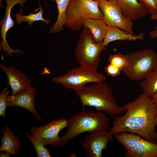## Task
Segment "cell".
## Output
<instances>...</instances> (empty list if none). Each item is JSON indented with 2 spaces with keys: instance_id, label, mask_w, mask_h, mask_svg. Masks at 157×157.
<instances>
[{
  "instance_id": "5bb4252c",
  "label": "cell",
  "mask_w": 157,
  "mask_h": 157,
  "mask_svg": "<svg viewBox=\"0 0 157 157\" xmlns=\"http://www.w3.org/2000/svg\"><path fill=\"white\" fill-rule=\"evenodd\" d=\"M0 68L7 76V83L11 89V95H15L31 86V80L19 69L11 66L7 67L2 64H0Z\"/></svg>"
},
{
  "instance_id": "30bf717a",
  "label": "cell",
  "mask_w": 157,
  "mask_h": 157,
  "mask_svg": "<svg viewBox=\"0 0 157 157\" xmlns=\"http://www.w3.org/2000/svg\"><path fill=\"white\" fill-rule=\"evenodd\" d=\"M68 119L64 118L56 119L45 125L31 128V136L44 145L50 144L53 147L59 146L58 133L67 127Z\"/></svg>"
},
{
  "instance_id": "9c48e42d",
  "label": "cell",
  "mask_w": 157,
  "mask_h": 157,
  "mask_svg": "<svg viewBox=\"0 0 157 157\" xmlns=\"http://www.w3.org/2000/svg\"><path fill=\"white\" fill-rule=\"evenodd\" d=\"M99 6L103 15V20L109 26H115L133 33V23L123 14L115 0H103L99 2Z\"/></svg>"
},
{
  "instance_id": "f1b7e54d",
  "label": "cell",
  "mask_w": 157,
  "mask_h": 157,
  "mask_svg": "<svg viewBox=\"0 0 157 157\" xmlns=\"http://www.w3.org/2000/svg\"><path fill=\"white\" fill-rule=\"evenodd\" d=\"M10 155L8 153L6 152V153H1L0 154V156L1 157H10Z\"/></svg>"
},
{
  "instance_id": "9a60e30c",
  "label": "cell",
  "mask_w": 157,
  "mask_h": 157,
  "mask_svg": "<svg viewBox=\"0 0 157 157\" xmlns=\"http://www.w3.org/2000/svg\"><path fill=\"white\" fill-rule=\"evenodd\" d=\"M121 8L124 15L132 22L139 20L147 13L138 0H115Z\"/></svg>"
},
{
  "instance_id": "836d02e7",
  "label": "cell",
  "mask_w": 157,
  "mask_h": 157,
  "mask_svg": "<svg viewBox=\"0 0 157 157\" xmlns=\"http://www.w3.org/2000/svg\"><path fill=\"white\" fill-rule=\"evenodd\" d=\"M156 117L157 118V110L156 112Z\"/></svg>"
},
{
  "instance_id": "5b68a950",
  "label": "cell",
  "mask_w": 157,
  "mask_h": 157,
  "mask_svg": "<svg viewBox=\"0 0 157 157\" xmlns=\"http://www.w3.org/2000/svg\"><path fill=\"white\" fill-rule=\"evenodd\" d=\"M98 3L92 0H71L66 10L65 26L70 30L77 31L83 28L86 19H103L104 15Z\"/></svg>"
},
{
  "instance_id": "4316f807",
  "label": "cell",
  "mask_w": 157,
  "mask_h": 157,
  "mask_svg": "<svg viewBox=\"0 0 157 157\" xmlns=\"http://www.w3.org/2000/svg\"><path fill=\"white\" fill-rule=\"evenodd\" d=\"M149 35L150 37L152 38H157V26L155 27L154 30H151L150 31Z\"/></svg>"
},
{
  "instance_id": "277c9868",
  "label": "cell",
  "mask_w": 157,
  "mask_h": 157,
  "mask_svg": "<svg viewBox=\"0 0 157 157\" xmlns=\"http://www.w3.org/2000/svg\"><path fill=\"white\" fill-rule=\"evenodd\" d=\"M105 47L103 42H96L89 30L83 26L74 50L76 60L80 66L97 71Z\"/></svg>"
},
{
  "instance_id": "6da1fadb",
  "label": "cell",
  "mask_w": 157,
  "mask_h": 157,
  "mask_svg": "<svg viewBox=\"0 0 157 157\" xmlns=\"http://www.w3.org/2000/svg\"><path fill=\"white\" fill-rule=\"evenodd\" d=\"M123 106L125 113L121 116H115L109 131L114 135L123 132L134 133L157 144L155 122L157 106L149 96L142 92L134 100Z\"/></svg>"
},
{
  "instance_id": "e575fe53",
  "label": "cell",
  "mask_w": 157,
  "mask_h": 157,
  "mask_svg": "<svg viewBox=\"0 0 157 157\" xmlns=\"http://www.w3.org/2000/svg\"><path fill=\"white\" fill-rule=\"evenodd\" d=\"M155 0L156 3V5L157 6V0Z\"/></svg>"
},
{
  "instance_id": "484cf974",
  "label": "cell",
  "mask_w": 157,
  "mask_h": 157,
  "mask_svg": "<svg viewBox=\"0 0 157 157\" xmlns=\"http://www.w3.org/2000/svg\"><path fill=\"white\" fill-rule=\"evenodd\" d=\"M105 71L108 75L112 77L119 75L122 71L119 68L110 63L106 67Z\"/></svg>"
},
{
  "instance_id": "d6986e66",
  "label": "cell",
  "mask_w": 157,
  "mask_h": 157,
  "mask_svg": "<svg viewBox=\"0 0 157 157\" xmlns=\"http://www.w3.org/2000/svg\"><path fill=\"white\" fill-rule=\"evenodd\" d=\"M55 1L57 4L58 15L56 22L51 27L50 32L51 33H58L63 29V26L66 21V11L71 0H50Z\"/></svg>"
},
{
  "instance_id": "ba28073f",
  "label": "cell",
  "mask_w": 157,
  "mask_h": 157,
  "mask_svg": "<svg viewBox=\"0 0 157 157\" xmlns=\"http://www.w3.org/2000/svg\"><path fill=\"white\" fill-rule=\"evenodd\" d=\"M126 150L127 157H157V144L143 139L136 134L123 132L115 135Z\"/></svg>"
},
{
  "instance_id": "4fadbf2b",
  "label": "cell",
  "mask_w": 157,
  "mask_h": 157,
  "mask_svg": "<svg viewBox=\"0 0 157 157\" xmlns=\"http://www.w3.org/2000/svg\"><path fill=\"white\" fill-rule=\"evenodd\" d=\"M37 94L36 88L31 86L15 95L8 96V106L22 108L33 114L37 120H41L35 106V98Z\"/></svg>"
},
{
  "instance_id": "8fae6325",
  "label": "cell",
  "mask_w": 157,
  "mask_h": 157,
  "mask_svg": "<svg viewBox=\"0 0 157 157\" xmlns=\"http://www.w3.org/2000/svg\"><path fill=\"white\" fill-rule=\"evenodd\" d=\"M114 135L109 131L90 133L85 136L81 143L88 157H101L102 151L111 142Z\"/></svg>"
},
{
  "instance_id": "1f68e13d",
  "label": "cell",
  "mask_w": 157,
  "mask_h": 157,
  "mask_svg": "<svg viewBox=\"0 0 157 157\" xmlns=\"http://www.w3.org/2000/svg\"><path fill=\"white\" fill-rule=\"evenodd\" d=\"M2 0H0V7H2V5L1 4Z\"/></svg>"
},
{
  "instance_id": "8992f818",
  "label": "cell",
  "mask_w": 157,
  "mask_h": 157,
  "mask_svg": "<svg viewBox=\"0 0 157 157\" xmlns=\"http://www.w3.org/2000/svg\"><path fill=\"white\" fill-rule=\"evenodd\" d=\"M128 65L122 71L130 80L141 81L157 67V53L147 49L126 54Z\"/></svg>"
},
{
  "instance_id": "603a6c76",
  "label": "cell",
  "mask_w": 157,
  "mask_h": 157,
  "mask_svg": "<svg viewBox=\"0 0 157 157\" xmlns=\"http://www.w3.org/2000/svg\"><path fill=\"white\" fill-rule=\"evenodd\" d=\"M108 61L110 63L119 68L122 71L126 68L128 65V59L126 55L120 53H116L110 56Z\"/></svg>"
},
{
  "instance_id": "7c38bea8",
  "label": "cell",
  "mask_w": 157,
  "mask_h": 157,
  "mask_svg": "<svg viewBox=\"0 0 157 157\" xmlns=\"http://www.w3.org/2000/svg\"><path fill=\"white\" fill-rule=\"evenodd\" d=\"M6 6L5 7V13L4 17L0 21L1 36L2 41L0 43V50L3 49V51H6L7 55L12 56L15 53H23L20 51L12 49L8 45L6 39L7 32L14 25V23L11 16V10L16 4L20 3L21 5L20 13H22L23 5L28 0H5Z\"/></svg>"
},
{
  "instance_id": "4dcf8cb0",
  "label": "cell",
  "mask_w": 157,
  "mask_h": 157,
  "mask_svg": "<svg viewBox=\"0 0 157 157\" xmlns=\"http://www.w3.org/2000/svg\"><path fill=\"white\" fill-rule=\"evenodd\" d=\"M155 122L156 125L157 126V118L156 117H155Z\"/></svg>"
},
{
  "instance_id": "d6a6232c",
  "label": "cell",
  "mask_w": 157,
  "mask_h": 157,
  "mask_svg": "<svg viewBox=\"0 0 157 157\" xmlns=\"http://www.w3.org/2000/svg\"><path fill=\"white\" fill-rule=\"evenodd\" d=\"M93 0V1H98V2H100V1H101L103 0Z\"/></svg>"
},
{
  "instance_id": "ffe728a7",
  "label": "cell",
  "mask_w": 157,
  "mask_h": 157,
  "mask_svg": "<svg viewBox=\"0 0 157 157\" xmlns=\"http://www.w3.org/2000/svg\"><path fill=\"white\" fill-rule=\"evenodd\" d=\"M140 86L143 92L149 96L157 91V67L140 81Z\"/></svg>"
},
{
  "instance_id": "83f0119b",
  "label": "cell",
  "mask_w": 157,
  "mask_h": 157,
  "mask_svg": "<svg viewBox=\"0 0 157 157\" xmlns=\"http://www.w3.org/2000/svg\"><path fill=\"white\" fill-rule=\"evenodd\" d=\"M149 97L153 102L157 106V91Z\"/></svg>"
},
{
  "instance_id": "52a82bcc",
  "label": "cell",
  "mask_w": 157,
  "mask_h": 157,
  "mask_svg": "<svg viewBox=\"0 0 157 157\" xmlns=\"http://www.w3.org/2000/svg\"><path fill=\"white\" fill-rule=\"evenodd\" d=\"M106 79L103 73L80 66L68 70L59 76L52 78V81L64 87L76 91L89 82L95 83L104 81Z\"/></svg>"
},
{
  "instance_id": "e0dca14e",
  "label": "cell",
  "mask_w": 157,
  "mask_h": 157,
  "mask_svg": "<svg viewBox=\"0 0 157 157\" xmlns=\"http://www.w3.org/2000/svg\"><path fill=\"white\" fill-rule=\"evenodd\" d=\"M144 34L141 33L135 35L115 26H109L103 43L106 47L110 42L116 40L135 41L144 39Z\"/></svg>"
},
{
  "instance_id": "ac0fdd59",
  "label": "cell",
  "mask_w": 157,
  "mask_h": 157,
  "mask_svg": "<svg viewBox=\"0 0 157 157\" xmlns=\"http://www.w3.org/2000/svg\"><path fill=\"white\" fill-rule=\"evenodd\" d=\"M83 26L90 31L93 39L97 42H103L109 27L102 19L88 18L84 20Z\"/></svg>"
},
{
  "instance_id": "7a4b0ae2",
  "label": "cell",
  "mask_w": 157,
  "mask_h": 157,
  "mask_svg": "<svg viewBox=\"0 0 157 157\" xmlns=\"http://www.w3.org/2000/svg\"><path fill=\"white\" fill-rule=\"evenodd\" d=\"M83 108L85 106L95 108L110 115H119L125 112L123 106L117 103L112 88L104 81L84 86L76 91Z\"/></svg>"
},
{
  "instance_id": "d4e9b609",
  "label": "cell",
  "mask_w": 157,
  "mask_h": 157,
  "mask_svg": "<svg viewBox=\"0 0 157 157\" xmlns=\"http://www.w3.org/2000/svg\"><path fill=\"white\" fill-rule=\"evenodd\" d=\"M151 16L157 13V6L155 0H138Z\"/></svg>"
},
{
  "instance_id": "3957f363",
  "label": "cell",
  "mask_w": 157,
  "mask_h": 157,
  "mask_svg": "<svg viewBox=\"0 0 157 157\" xmlns=\"http://www.w3.org/2000/svg\"><path fill=\"white\" fill-rule=\"evenodd\" d=\"M109 117L100 111H82L68 119V130L65 135L59 138V146L66 145L73 138L85 132L90 133L109 129Z\"/></svg>"
},
{
  "instance_id": "7402d4cb",
  "label": "cell",
  "mask_w": 157,
  "mask_h": 157,
  "mask_svg": "<svg viewBox=\"0 0 157 157\" xmlns=\"http://www.w3.org/2000/svg\"><path fill=\"white\" fill-rule=\"evenodd\" d=\"M26 134L33 144L35 149L38 157H50V152L45 145L40 142L33 138L28 133Z\"/></svg>"
},
{
  "instance_id": "cb8c5ba5",
  "label": "cell",
  "mask_w": 157,
  "mask_h": 157,
  "mask_svg": "<svg viewBox=\"0 0 157 157\" xmlns=\"http://www.w3.org/2000/svg\"><path fill=\"white\" fill-rule=\"evenodd\" d=\"M9 91L6 87L0 94V115L2 117L6 116V110L8 106V96Z\"/></svg>"
},
{
  "instance_id": "44dd1931",
  "label": "cell",
  "mask_w": 157,
  "mask_h": 157,
  "mask_svg": "<svg viewBox=\"0 0 157 157\" xmlns=\"http://www.w3.org/2000/svg\"><path fill=\"white\" fill-rule=\"evenodd\" d=\"M39 11L37 13L34 14L30 13L27 15H23L19 12H17L15 14V16L16 17V21L18 25L20 24L23 22H27L29 25H30L34 22L40 21L44 22L47 24H49L50 21L48 19H44L42 16L43 10L41 7L40 2L38 1Z\"/></svg>"
},
{
  "instance_id": "f546056e",
  "label": "cell",
  "mask_w": 157,
  "mask_h": 157,
  "mask_svg": "<svg viewBox=\"0 0 157 157\" xmlns=\"http://www.w3.org/2000/svg\"><path fill=\"white\" fill-rule=\"evenodd\" d=\"M150 17L152 20H157V13L151 16Z\"/></svg>"
},
{
  "instance_id": "2e32d148",
  "label": "cell",
  "mask_w": 157,
  "mask_h": 157,
  "mask_svg": "<svg viewBox=\"0 0 157 157\" xmlns=\"http://www.w3.org/2000/svg\"><path fill=\"white\" fill-rule=\"evenodd\" d=\"M1 131L3 135L1 140L0 152L6 151L10 155H18L21 146L20 140L18 139V136L14 134L8 126Z\"/></svg>"
}]
</instances>
